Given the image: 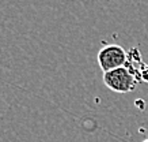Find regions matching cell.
<instances>
[{"instance_id":"7a4b0ae2","label":"cell","mask_w":148,"mask_h":142,"mask_svg":"<svg viewBox=\"0 0 148 142\" xmlns=\"http://www.w3.org/2000/svg\"><path fill=\"white\" fill-rule=\"evenodd\" d=\"M126 60H128V53L121 45L117 44L105 45L98 52V63L103 73L125 67Z\"/></svg>"},{"instance_id":"277c9868","label":"cell","mask_w":148,"mask_h":142,"mask_svg":"<svg viewBox=\"0 0 148 142\" xmlns=\"http://www.w3.org/2000/svg\"><path fill=\"white\" fill-rule=\"evenodd\" d=\"M143 142H148V139H144V141Z\"/></svg>"},{"instance_id":"3957f363","label":"cell","mask_w":148,"mask_h":142,"mask_svg":"<svg viewBox=\"0 0 148 142\" xmlns=\"http://www.w3.org/2000/svg\"><path fill=\"white\" fill-rule=\"evenodd\" d=\"M140 77H141V81H144V82H148V67L145 66L143 69V71L140 73Z\"/></svg>"},{"instance_id":"6da1fadb","label":"cell","mask_w":148,"mask_h":142,"mask_svg":"<svg viewBox=\"0 0 148 142\" xmlns=\"http://www.w3.org/2000/svg\"><path fill=\"white\" fill-rule=\"evenodd\" d=\"M103 83L116 93H128L136 87L137 81L135 78V74L128 67H120L103 73Z\"/></svg>"}]
</instances>
